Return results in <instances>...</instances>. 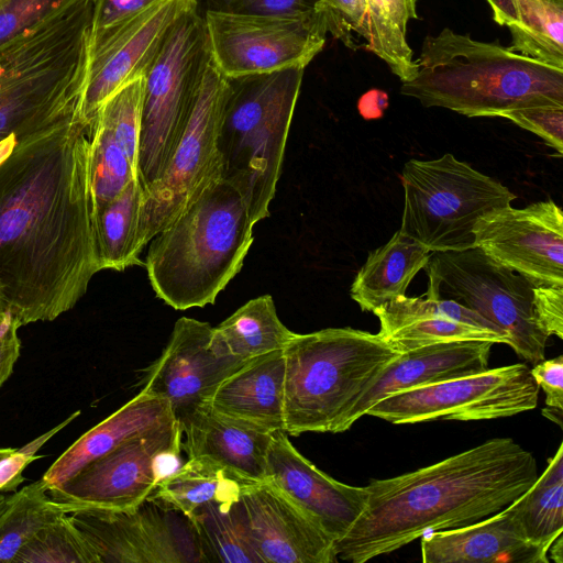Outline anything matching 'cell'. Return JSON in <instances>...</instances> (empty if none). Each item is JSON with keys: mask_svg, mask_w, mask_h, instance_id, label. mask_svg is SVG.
Segmentation results:
<instances>
[{"mask_svg": "<svg viewBox=\"0 0 563 563\" xmlns=\"http://www.w3.org/2000/svg\"><path fill=\"white\" fill-rule=\"evenodd\" d=\"M90 143L78 109L0 163V285L20 327L73 309L100 272Z\"/></svg>", "mask_w": 563, "mask_h": 563, "instance_id": "6da1fadb", "label": "cell"}, {"mask_svg": "<svg viewBox=\"0 0 563 563\" xmlns=\"http://www.w3.org/2000/svg\"><path fill=\"white\" fill-rule=\"evenodd\" d=\"M533 454L495 438L432 465L365 486L366 506L335 541L336 558L365 563L434 531L461 528L509 506L538 478Z\"/></svg>", "mask_w": 563, "mask_h": 563, "instance_id": "7a4b0ae2", "label": "cell"}, {"mask_svg": "<svg viewBox=\"0 0 563 563\" xmlns=\"http://www.w3.org/2000/svg\"><path fill=\"white\" fill-rule=\"evenodd\" d=\"M416 62L417 73L400 92L424 107L501 117L525 107L563 106V69L449 27L424 38Z\"/></svg>", "mask_w": 563, "mask_h": 563, "instance_id": "3957f363", "label": "cell"}, {"mask_svg": "<svg viewBox=\"0 0 563 563\" xmlns=\"http://www.w3.org/2000/svg\"><path fill=\"white\" fill-rule=\"evenodd\" d=\"M254 224L238 189L212 181L150 241L144 265L156 296L176 310L213 303L241 271Z\"/></svg>", "mask_w": 563, "mask_h": 563, "instance_id": "277c9868", "label": "cell"}, {"mask_svg": "<svg viewBox=\"0 0 563 563\" xmlns=\"http://www.w3.org/2000/svg\"><path fill=\"white\" fill-rule=\"evenodd\" d=\"M93 0H77L0 46V141L30 135L80 109Z\"/></svg>", "mask_w": 563, "mask_h": 563, "instance_id": "5b68a950", "label": "cell"}, {"mask_svg": "<svg viewBox=\"0 0 563 563\" xmlns=\"http://www.w3.org/2000/svg\"><path fill=\"white\" fill-rule=\"evenodd\" d=\"M284 431L341 433L356 401L400 355L378 333L328 328L295 333L283 350Z\"/></svg>", "mask_w": 563, "mask_h": 563, "instance_id": "8992f818", "label": "cell"}, {"mask_svg": "<svg viewBox=\"0 0 563 563\" xmlns=\"http://www.w3.org/2000/svg\"><path fill=\"white\" fill-rule=\"evenodd\" d=\"M303 70L228 78L217 141L221 179L238 189L254 223L269 216Z\"/></svg>", "mask_w": 563, "mask_h": 563, "instance_id": "52a82bcc", "label": "cell"}, {"mask_svg": "<svg viewBox=\"0 0 563 563\" xmlns=\"http://www.w3.org/2000/svg\"><path fill=\"white\" fill-rule=\"evenodd\" d=\"M400 179L399 231L432 253L475 247L476 221L516 198L500 181L450 153L431 161L409 159Z\"/></svg>", "mask_w": 563, "mask_h": 563, "instance_id": "ba28073f", "label": "cell"}, {"mask_svg": "<svg viewBox=\"0 0 563 563\" xmlns=\"http://www.w3.org/2000/svg\"><path fill=\"white\" fill-rule=\"evenodd\" d=\"M424 269L427 297L450 299L474 310L505 331L508 345L528 363L544 360L549 335L533 308V289L539 284L478 247L433 252Z\"/></svg>", "mask_w": 563, "mask_h": 563, "instance_id": "9c48e42d", "label": "cell"}, {"mask_svg": "<svg viewBox=\"0 0 563 563\" xmlns=\"http://www.w3.org/2000/svg\"><path fill=\"white\" fill-rule=\"evenodd\" d=\"M210 55L203 16L191 8L168 31L144 75L137 159L143 188L158 177L181 133Z\"/></svg>", "mask_w": 563, "mask_h": 563, "instance_id": "30bf717a", "label": "cell"}, {"mask_svg": "<svg viewBox=\"0 0 563 563\" xmlns=\"http://www.w3.org/2000/svg\"><path fill=\"white\" fill-rule=\"evenodd\" d=\"M227 93L228 77L210 55L185 126L158 177L144 188L139 224L141 250L221 178L217 141Z\"/></svg>", "mask_w": 563, "mask_h": 563, "instance_id": "8fae6325", "label": "cell"}, {"mask_svg": "<svg viewBox=\"0 0 563 563\" xmlns=\"http://www.w3.org/2000/svg\"><path fill=\"white\" fill-rule=\"evenodd\" d=\"M539 391L528 365L516 363L389 395L366 415L394 424L492 420L534 409Z\"/></svg>", "mask_w": 563, "mask_h": 563, "instance_id": "7c38bea8", "label": "cell"}, {"mask_svg": "<svg viewBox=\"0 0 563 563\" xmlns=\"http://www.w3.org/2000/svg\"><path fill=\"white\" fill-rule=\"evenodd\" d=\"M211 57L228 78L306 68L324 46L323 18H296L207 8Z\"/></svg>", "mask_w": 563, "mask_h": 563, "instance_id": "4fadbf2b", "label": "cell"}, {"mask_svg": "<svg viewBox=\"0 0 563 563\" xmlns=\"http://www.w3.org/2000/svg\"><path fill=\"white\" fill-rule=\"evenodd\" d=\"M69 517L99 563H206L191 519L154 495L128 510L78 509Z\"/></svg>", "mask_w": 563, "mask_h": 563, "instance_id": "5bb4252c", "label": "cell"}, {"mask_svg": "<svg viewBox=\"0 0 563 563\" xmlns=\"http://www.w3.org/2000/svg\"><path fill=\"white\" fill-rule=\"evenodd\" d=\"M181 439L180 424L173 419L125 440L47 492L68 514L78 509L134 508L157 487L155 454Z\"/></svg>", "mask_w": 563, "mask_h": 563, "instance_id": "9a60e30c", "label": "cell"}, {"mask_svg": "<svg viewBox=\"0 0 563 563\" xmlns=\"http://www.w3.org/2000/svg\"><path fill=\"white\" fill-rule=\"evenodd\" d=\"M195 7L198 0H161L90 43L80 103L90 124L112 93L146 74L174 23Z\"/></svg>", "mask_w": 563, "mask_h": 563, "instance_id": "2e32d148", "label": "cell"}, {"mask_svg": "<svg viewBox=\"0 0 563 563\" xmlns=\"http://www.w3.org/2000/svg\"><path fill=\"white\" fill-rule=\"evenodd\" d=\"M475 247L539 285L563 286V213L552 200L481 217Z\"/></svg>", "mask_w": 563, "mask_h": 563, "instance_id": "e0dca14e", "label": "cell"}, {"mask_svg": "<svg viewBox=\"0 0 563 563\" xmlns=\"http://www.w3.org/2000/svg\"><path fill=\"white\" fill-rule=\"evenodd\" d=\"M212 331L208 322L179 318L162 354L146 368L141 390L166 399L177 420L203 406L247 362L218 354Z\"/></svg>", "mask_w": 563, "mask_h": 563, "instance_id": "ac0fdd59", "label": "cell"}, {"mask_svg": "<svg viewBox=\"0 0 563 563\" xmlns=\"http://www.w3.org/2000/svg\"><path fill=\"white\" fill-rule=\"evenodd\" d=\"M239 503L261 563H333L335 540L274 483L243 485Z\"/></svg>", "mask_w": 563, "mask_h": 563, "instance_id": "d6986e66", "label": "cell"}, {"mask_svg": "<svg viewBox=\"0 0 563 563\" xmlns=\"http://www.w3.org/2000/svg\"><path fill=\"white\" fill-rule=\"evenodd\" d=\"M266 475L335 541L350 530L366 506L365 486L341 483L320 471L292 445L285 431L272 433Z\"/></svg>", "mask_w": 563, "mask_h": 563, "instance_id": "ffe728a7", "label": "cell"}, {"mask_svg": "<svg viewBox=\"0 0 563 563\" xmlns=\"http://www.w3.org/2000/svg\"><path fill=\"white\" fill-rule=\"evenodd\" d=\"M373 313L380 323L378 334L400 354L453 341L509 342L505 331L474 310L450 299L402 295Z\"/></svg>", "mask_w": 563, "mask_h": 563, "instance_id": "44dd1931", "label": "cell"}, {"mask_svg": "<svg viewBox=\"0 0 563 563\" xmlns=\"http://www.w3.org/2000/svg\"><path fill=\"white\" fill-rule=\"evenodd\" d=\"M494 344L482 340L453 341L401 353L356 401L345 417L341 432L349 430L372 406L389 395L487 369Z\"/></svg>", "mask_w": 563, "mask_h": 563, "instance_id": "7402d4cb", "label": "cell"}, {"mask_svg": "<svg viewBox=\"0 0 563 563\" xmlns=\"http://www.w3.org/2000/svg\"><path fill=\"white\" fill-rule=\"evenodd\" d=\"M512 503L474 523L421 537L422 562L549 563L548 553L523 537Z\"/></svg>", "mask_w": 563, "mask_h": 563, "instance_id": "603a6c76", "label": "cell"}, {"mask_svg": "<svg viewBox=\"0 0 563 563\" xmlns=\"http://www.w3.org/2000/svg\"><path fill=\"white\" fill-rule=\"evenodd\" d=\"M187 457L207 459L244 484L267 479L272 433L223 416L203 405L178 420Z\"/></svg>", "mask_w": 563, "mask_h": 563, "instance_id": "cb8c5ba5", "label": "cell"}, {"mask_svg": "<svg viewBox=\"0 0 563 563\" xmlns=\"http://www.w3.org/2000/svg\"><path fill=\"white\" fill-rule=\"evenodd\" d=\"M283 350L252 358L214 389L206 406L268 433L284 431Z\"/></svg>", "mask_w": 563, "mask_h": 563, "instance_id": "d4e9b609", "label": "cell"}, {"mask_svg": "<svg viewBox=\"0 0 563 563\" xmlns=\"http://www.w3.org/2000/svg\"><path fill=\"white\" fill-rule=\"evenodd\" d=\"M173 419L176 418L166 399L141 390L59 455L42 477L47 490L62 485L88 463L125 440Z\"/></svg>", "mask_w": 563, "mask_h": 563, "instance_id": "484cf974", "label": "cell"}, {"mask_svg": "<svg viewBox=\"0 0 563 563\" xmlns=\"http://www.w3.org/2000/svg\"><path fill=\"white\" fill-rule=\"evenodd\" d=\"M431 251L399 230L380 247L368 253L351 286V298L363 311L373 312L406 295V290L424 268Z\"/></svg>", "mask_w": 563, "mask_h": 563, "instance_id": "4316f807", "label": "cell"}, {"mask_svg": "<svg viewBox=\"0 0 563 563\" xmlns=\"http://www.w3.org/2000/svg\"><path fill=\"white\" fill-rule=\"evenodd\" d=\"M487 2L494 20L510 31V51L563 69V3L554 0Z\"/></svg>", "mask_w": 563, "mask_h": 563, "instance_id": "83f0119b", "label": "cell"}, {"mask_svg": "<svg viewBox=\"0 0 563 563\" xmlns=\"http://www.w3.org/2000/svg\"><path fill=\"white\" fill-rule=\"evenodd\" d=\"M295 332L278 318L271 295L254 298L212 331V346L222 356L250 361L284 350Z\"/></svg>", "mask_w": 563, "mask_h": 563, "instance_id": "f1b7e54d", "label": "cell"}, {"mask_svg": "<svg viewBox=\"0 0 563 563\" xmlns=\"http://www.w3.org/2000/svg\"><path fill=\"white\" fill-rule=\"evenodd\" d=\"M144 188L133 178L119 196L95 210V232L100 271H124L140 261L139 224Z\"/></svg>", "mask_w": 563, "mask_h": 563, "instance_id": "f546056e", "label": "cell"}, {"mask_svg": "<svg viewBox=\"0 0 563 563\" xmlns=\"http://www.w3.org/2000/svg\"><path fill=\"white\" fill-rule=\"evenodd\" d=\"M512 504L526 540L549 554L563 530V443L543 473Z\"/></svg>", "mask_w": 563, "mask_h": 563, "instance_id": "4dcf8cb0", "label": "cell"}, {"mask_svg": "<svg viewBox=\"0 0 563 563\" xmlns=\"http://www.w3.org/2000/svg\"><path fill=\"white\" fill-rule=\"evenodd\" d=\"M244 484L220 465L202 457H187L183 466L163 479L152 495L181 510L189 518L210 501L239 498Z\"/></svg>", "mask_w": 563, "mask_h": 563, "instance_id": "1f68e13d", "label": "cell"}, {"mask_svg": "<svg viewBox=\"0 0 563 563\" xmlns=\"http://www.w3.org/2000/svg\"><path fill=\"white\" fill-rule=\"evenodd\" d=\"M190 519L206 563H261L250 542L239 498L205 504Z\"/></svg>", "mask_w": 563, "mask_h": 563, "instance_id": "d6a6232c", "label": "cell"}, {"mask_svg": "<svg viewBox=\"0 0 563 563\" xmlns=\"http://www.w3.org/2000/svg\"><path fill=\"white\" fill-rule=\"evenodd\" d=\"M68 515L41 478L8 496L0 515V563H13L19 551L43 528Z\"/></svg>", "mask_w": 563, "mask_h": 563, "instance_id": "836d02e7", "label": "cell"}, {"mask_svg": "<svg viewBox=\"0 0 563 563\" xmlns=\"http://www.w3.org/2000/svg\"><path fill=\"white\" fill-rule=\"evenodd\" d=\"M367 51L382 58L402 82L417 73L407 42L409 20L417 19L416 0H366Z\"/></svg>", "mask_w": 563, "mask_h": 563, "instance_id": "e575fe53", "label": "cell"}, {"mask_svg": "<svg viewBox=\"0 0 563 563\" xmlns=\"http://www.w3.org/2000/svg\"><path fill=\"white\" fill-rule=\"evenodd\" d=\"M135 177H139L137 170L131 165L110 130L95 118L90 143V179L95 210L119 196Z\"/></svg>", "mask_w": 563, "mask_h": 563, "instance_id": "d590c367", "label": "cell"}, {"mask_svg": "<svg viewBox=\"0 0 563 563\" xmlns=\"http://www.w3.org/2000/svg\"><path fill=\"white\" fill-rule=\"evenodd\" d=\"M13 563H99L69 514L38 531Z\"/></svg>", "mask_w": 563, "mask_h": 563, "instance_id": "8d00e7d4", "label": "cell"}, {"mask_svg": "<svg viewBox=\"0 0 563 563\" xmlns=\"http://www.w3.org/2000/svg\"><path fill=\"white\" fill-rule=\"evenodd\" d=\"M144 76L112 93L96 117L112 133L131 165L137 170Z\"/></svg>", "mask_w": 563, "mask_h": 563, "instance_id": "74e56055", "label": "cell"}, {"mask_svg": "<svg viewBox=\"0 0 563 563\" xmlns=\"http://www.w3.org/2000/svg\"><path fill=\"white\" fill-rule=\"evenodd\" d=\"M317 7L325 21L328 33L352 49L363 47L367 51L366 0H318Z\"/></svg>", "mask_w": 563, "mask_h": 563, "instance_id": "f35d334b", "label": "cell"}, {"mask_svg": "<svg viewBox=\"0 0 563 563\" xmlns=\"http://www.w3.org/2000/svg\"><path fill=\"white\" fill-rule=\"evenodd\" d=\"M77 0H0V46Z\"/></svg>", "mask_w": 563, "mask_h": 563, "instance_id": "ab89813d", "label": "cell"}, {"mask_svg": "<svg viewBox=\"0 0 563 563\" xmlns=\"http://www.w3.org/2000/svg\"><path fill=\"white\" fill-rule=\"evenodd\" d=\"M501 117L537 134L559 155L563 154V106L525 107Z\"/></svg>", "mask_w": 563, "mask_h": 563, "instance_id": "60d3db41", "label": "cell"}, {"mask_svg": "<svg viewBox=\"0 0 563 563\" xmlns=\"http://www.w3.org/2000/svg\"><path fill=\"white\" fill-rule=\"evenodd\" d=\"M209 8L233 12L296 18L321 16L318 0H209Z\"/></svg>", "mask_w": 563, "mask_h": 563, "instance_id": "b9f144b4", "label": "cell"}, {"mask_svg": "<svg viewBox=\"0 0 563 563\" xmlns=\"http://www.w3.org/2000/svg\"><path fill=\"white\" fill-rule=\"evenodd\" d=\"M161 0H93V43Z\"/></svg>", "mask_w": 563, "mask_h": 563, "instance_id": "7bdbcfd3", "label": "cell"}, {"mask_svg": "<svg viewBox=\"0 0 563 563\" xmlns=\"http://www.w3.org/2000/svg\"><path fill=\"white\" fill-rule=\"evenodd\" d=\"M80 415V411L74 412L62 423L52 430L40 435L33 441L19 450H14L9 456L0 461V492L14 490L23 481L22 473L24 468L34 460L41 457L36 452L43 446L54 434L64 429L69 422Z\"/></svg>", "mask_w": 563, "mask_h": 563, "instance_id": "ee69618b", "label": "cell"}, {"mask_svg": "<svg viewBox=\"0 0 563 563\" xmlns=\"http://www.w3.org/2000/svg\"><path fill=\"white\" fill-rule=\"evenodd\" d=\"M533 308L543 331L549 336L556 335L559 339H563V286H536Z\"/></svg>", "mask_w": 563, "mask_h": 563, "instance_id": "f6af8a7d", "label": "cell"}, {"mask_svg": "<svg viewBox=\"0 0 563 563\" xmlns=\"http://www.w3.org/2000/svg\"><path fill=\"white\" fill-rule=\"evenodd\" d=\"M530 373L547 396V407L563 410V356L542 360Z\"/></svg>", "mask_w": 563, "mask_h": 563, "instance_id": "bcb514c9", "label": "cell"}, {"mask_svg": "<svg viewBox=\"0 0 563 563\" xmlns=\"http://www.w3.org/2000/svg\"><path fill=\"white\" fill-rule=\"evenodd\" d=\"M19 328L20 325L8 308L0 310V387L12 374L14 364L20 356Z\"/></svg>", "mask_w": 563, "mask_h": 563, "instance_id": "7dc6e473", "label": "cell"}, {"mask_svg": "<svg viewBox=\"0 0 563 563\" xmlns=\"http://www.w3.org/2000/svg\"><path fill=\"white\" fill-rule=\"evenodd\" d=\"M550 559L555 563H563V537L560 534L550 545ZM549 559V560H550Z\"/></svg>", "mask_w": 563, "mask_h": 563, "instance_id": "c3c4849f", "label": "cell"}, {"mask_svg": "<svg viewBox=\"0 0 563 563\" xmlns=\"http://www.w3.org/2000/svg\"><path fill=\"white\" fill-rule=\"evenodd\" d=\"M16 142L18 139L15 135H11L0 141V163L11 153Z\"/></svg>", "mask_w": 563, "mask_h": 563, "instance_id": "681fc988", "label": "cell"}, {"mask_svg": "<svg viewBox=\"0 0 563 563\" xmlns=\"http://www.w3.org/2000/svg\"><path fill=\"white\" fill-rule=\"evenodd\" d=\"M542 415L547 417L549 420L556 423L560 428H563V410L545 407L544 409H542Z\"/></svg>", "mask_w": 563, "mask_h": 563, "instance_id": "f907efd6", "label": "cell"}, {"mask_svg": "<svg viewBox=\"0 0 563 563\" xmlns=\"http://www.w3.org/2000/svg\"><path fill=\"white\" fill-rule=\"evenodd\" d=\"M14 450L13 448H0V461L9 456Z\"/></svg>", "mask_w": 563, "mask_h": 563, "instance_id": "816d5d0a", "label": "cell"}, {"mask_svg": "<svg viewBox=\"0 0 563 563\" xmlns=\"http://www.w3.org/2000/svg\"><path fill=\"white\" fill-rule=\"evenodd\" d=\"M7 501H8V496H5L4 494H2V492H0V515L2 514V511L4 510V508L7 506Z\"/></svg>", "mask_w": 563, "mask_h": 563, "instance_id": "f5cc1de1", "label": "cell"}, {"mask_svg": "<svg viewBox=\"0 0 563 563\" xmlns=\"http://www.w3.org/2000/svg\"><path fill=\"white\" fill-rule=\"evenodd\" d=\"M5 308H8V307L5 305V300H4V297H3L2 288H1V285H0V310L5 309Z\"/></svg>", "mask_w": 563, "mask_h": 563, "instance_id": "db71d44e", "label": "cell"}, {"mask_svg": "<svg viewBox=\"0 0 563 563\" xmlns=\"http://www.w3.org/2000/svg\"><path fill=\"white\" fill-rule=\"evenodd\" d=\"M554 1L560 2V3H563V0H554Z\"/></svg>", "mask_w": 563, "mask_h": 563, "instance_id": "11a10c76", "label": "cell"}]
</instances>
